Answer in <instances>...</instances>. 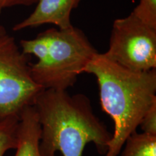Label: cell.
Returning <instances> with one entry per match:
<instances>
[{
  "mask_svg": "<svg viewBox=\"0 0 156 156\" xmlns=\"http://www.w3.org/2000/svg\"><path fill=\"white\" fill-rule=\"evenodd\" d=\"M6 34H7V33H6L5 28H4L2 25H0V36H3V35H5Z\"/></svg>",
  "mask_w": 156,
  "mask_h": 156,
  "instance_id": "13",
  "label": "cell"
},
{
  "mask_svg": "<svg viewBox=\"0 0 156 156\" xmlns=\"http://www.w3.org/2000/svg\"><path fill=\"white\" fill-rule=\"evenodd\" d=\"M139 126L144 133L156 136V103L147 109Z\"/></svg>",
  "mask_w": 156,
  "mask_h": 156,
  "instance_id": "11",
  "label": "cell"
},
{
  "mask_svg": "<svg viewBox=\"0 0 156 156\" xmlns=\"http://www.w3.org/2000/svg\"><path fill=\"white\" fill-rule=\"evenodd\" d=\"M41 129L34 106L26 107L20 114L15 156H42L40 151Z\"/></svg>",
  "mask_w": 156,
  "mask_h": 156,
  "instance_id": "7",
  "label": "cell"
},
{
  "mask_svg": "<svg viewBox=\"0 0 156 156\" xmlns=\"http://www.w3.org/2000/svg\"><path fill=\"white\" fill-rule=\"evenodd\" d=\"M109 60L136 72L156 69V29L133 13L115 20L109 47L103 54Z\"/></svg>",
  "mask_w": 156,
  "mask_h": 156,
  "instance_id": "5",
  "label": "cell"
},
{
  "mask_svg": "<svg viewBox=\"0 0 156 156\" xmlns=\"http://www.w3.org/2000/svg\"><path fill=\"white\" fill-rule=\"evenodd\" d=\"M118 156H156V136L133 132L126 140Z\"/></svg>",
  "mask_w": 156,
  "mask_h": 156,
  "instance_id": "8",
  "label": "cell"
},
{
  "mask_svg": "<svg viewBox=\"0 0 156 156\" xmlns=\"http://www.w3.org/2000/svg\"><path fill=\"white\" fill-rule=\"evenodd\" d=\"M20 48L25 55H34L30 64L34 81L44 90H67L73 87L87 63L98 53L86 35L72 25L51 28L35 38L23 39Z\"/></svg>",
  "mask_w": 156,
  "mask_h": 156,
  "instance_id": "3",
  "label": "cell"
},
{
  "mask_svg": "<svg viewBox=\"0 0 156 156\" xmlns=\"http://www.w3.org/2000/svg\"><path fill=\"white\" fill-rule=\"evenodd\" d=\"M38 0H0V13L4 9L16 6H31L36 5Z\"/></svg>",
  "mask_w": 156,
  "mask_h": 156,
  "instance_id": "12",
  "label": "cell"
},
{
  "mask_svg": "<svg viewBox=\"0 0 156 156\" xmlns=\"http://www.w3.org/2000/svg\"><path fill=\"white\" fill-rule=\"evenodd\" d=\"M84 73L96 78L101 106L114 123V132L103 156H118L147 109L156 103V69L132 71L98 52Z\"/></svg>",
  "mask_w": 156,
  "mask_h": 156,
  "instance_id": "2",
  "label": "cell"
},
{
  "mask_svg": "<svg viewBox=\"0 0 156 156\" xmlns=\"http://www.w3.org/2000/svg\"><path fill=\"white\" fill-rule=\"evenodd\" d=\"M19 119L20 116H12L0 122V156L16 148Z\"/></svg>",
  "mask_w": 156,
  "mask_h": 156,
  "instance_id": "9",
  "label": "cell"
},
{
  "mask_svg": "<svg viewBox=\"0 0 156 156\" xmlns=\"http://www.w3.org/2000/svg\"><path fill=\"white\" fill-rule=\"evenodd\" d=\"M44 90L33 79L28 58L14 37L0 36V122L20 116Z\"/></svg>",
  "mask_w": 156,
  "mask_h": 156,
  "instance_id": "4",
  "label": "cell"
},
{
  "mask_svg": "<svg viewBox=\"0 0 156 156\" xmlns=\"http://www.w3.org/2000/svg\"><path fill=\"white\" fill-rule=\"evenodd\" d=\"M41 129L40 151L42 156H83L87 144L93 142L104 155L112 138L93 113L90 99L67 90H44L33 105Z\"/></svg>",
  "mask_w": 156,
  "mask_h": 156,
  "instance_id": "1",
  "label": "cell"
},
{
  "mask_svg": "<svg viewBox=\"0 0 156 156\" xmlns=\"http://www.w3.org/2000/svg\"><path fill=\"white\" fill-rule=\"evenodd\" d=\"M82 0H38L33 12L13 27L14 31L36 28L46 24L56 25L57 28L71 27V14Z\"/></svg>",
  "mask_w": 156,
  "mask_h": 156,
  "instance_id": "6",
  "label": "cell"
},
{
  "mask_svg": "<svg viewBox=\"0 0 156 156\" xmlns=\"http://www.w3.org/2000/svg\"><path fill=\"white\" fill-rule=\"evenodd\" d=\"M132 12L142 22L156 29V0H140Z\"/></svg>",
  "mask_w": 156,
  "mask_h": 156,
  "instance_id": "10",
  "label": "cell"
}]
</instances>
